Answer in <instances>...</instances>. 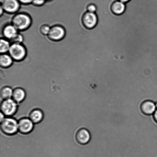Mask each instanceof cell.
Masks as SVG:
<instances>
[{
  "mask_svg": "<svg viewBox=\"0 0 157 157\" xmlns=\"http://www.w3.org/2000/svg\"><path fill=\"white\" fill-rule=\"evenodd\" d=\"M1 131L4 134L12 136L17 132L18 122L15 118L7 117L1 122Z\"/></svg>",
  "mask_w": 157,
  "mask_h": 157,
  "instance_id": "cell-1",
  "label": "cell"
},
{
  "mask_svg": "<svg viewBox=\"0 0 157 157\" xmlns=\"http://www.w3.org/2000/svg\"><path fill=\"white\" fill-rule=\"evenodd\" d=\"M1 110L5 116H12L17 111L18 105L13 99L4 100L1 103Z\"/></svg>",
  "mask_w": 157,
  "mask_h": 157,
  "instance_id": "cell-2",
  "label": "cell"
},
{
  "mask_svg": "<svg viewBox=\"0 0 157 157\" xmlns=\"http://www.w3.org/2000/svg\"><path fill=\"white\" fill-rule=\"evenodd\" d=\"M31 20L30 17L25 14H19L15 15L12 20L13 25L17 30H23L30 25Z\"/></svg>",
  "mask_w": 157,
  "mask_h": 157,
  "instance_id": "cell-3",
  "label": "cell"
},
{
  "mask_svg": "<svg viewBox=\"0 0 157 157\" xmlns=\"http://www.w3.org/2000/svg\"><path fill=\"white\" fill-rule=\"evenodd\" d=\"M9 51L11 57L16 60H21L25 56V49L20 44H12L10 46Z\"/></svg>",
  "mask_w": 157,
  "mask_h": 157,
  "instance_id": "cell-4",
  "label": "cell"
},
{
  "mask_svg": "<svg viewBox=\"0 0 157 157\" xmlns=\"http://www.w3.org/2000/svg\"><path fill=\"white\" fill-rule=\"evenodd\" d=\"M98 17L95 13L87 12L83 15V24L87 29H91L94 28L98 24Z\"/></svg>",
  "mask_w": 157,
  "mask_h": 157,
  "instance_id": "cell-5",
  "label": "cell"
},
{
  "mask_svg": "<svg viewBox=\"0 0 157 157\" xmlns=\"http://www.w3.org/2000/svg\"><path fill=\"white\" fill-rule=\"evenodd\" d=\"M34 124L32 121L27 118H22L18 121V129L20 133L24 135L28 134L32 132Z\"/></svg>",
  "mask_w": 157,
  "mask_h": 157,
  "instance_id": "cell-6",
  "label": "cell"
},
{
  "mask_svg": "<svg viewBox=\"0 0 157 157\" xmlns=\"http://www.w3.org/2000/svg\"><path fill=\"white\" fill-rule=\"evenodd\" d=\"M75 138L78 144L82 145L87 144L90 141V132L86 128L80 129L76 132Z\"/></svg>",
  "mask_w": 157,
  "mask_h": 157,
  "instance_id": "cell-7",
  "label": "cell"
},
{
  "mask_svg": "<svg viewBox=\"0 0 157 157\" xmlns=\"http://www.w3.org/2000/svg\"><path fill=\"white\" fill-rule=\"evenodd\" d=\"M65 30L60 26H55L51 29L48 34L49 38L53 40H59L65 35Z\"/></svg>",
  "mask_w": 157,
  "mask_h": 157,
  "instance_id": "cell-8",
  "label": "cell"
},
{
  "mask_svg": "<svg viewBox=\"0 0 157 157\" xmlns=\"http://www.w3.org/2000/svg\"><path fill=\"white\" fill-rule=\"evenodd\" d=\"M141 112L146 115L153 114L157 109L155 103L151 101H146L142 103L140 106Z\"/></svg>",
  "mask_w": 157,
  "mask_h": 157,
  "instance_id": "cell-9",
  "label": "cell"
},
{
  "mask_svg": "<svg viewBox=\"0 0 157 157\" xmlns=\"http://www.w3.org/2000/svg\"><path fill=\"white\" fill-rule=\"evenodd\" d=\"M2 7L6 11L13 13L18 10L19 4L17 0H3Z\"/></svg>",
  "mask_w": 157,
  "mask_h": 157,
  "instance_id": "cell-10",
  "label": "cell"
},
{
  "mask_svg": "<svg viewBox=\"0 0 157 157\" xmlns=\"http://www.w3.org/2000/svg\"><path fill=\"white\" fill-rule=\"evenodd\" d=\"M29 118L34 124H38L42 121L44 118L43 111L39 109H35L31 111L29 115Z\"/></svg>",
  "mask_w": 157,
  "mask_h": 157,
  "instance_id": "cell-11",
  "label": "cell"
},
{
  "mask_svg": "<svg viewBox=\"0 0 157 157\" xmlns=\"http://www.w3.org/2000/svg\"><path fill=\"white\" fill-rule=\"evenodd\" d=\"M26 92L24 89L21 87H17L13 90L12 98L15 102L20 103L25 99Z\"/></svg>",
  "mask_w": 157,
  "mask_h": 157,
  "instance_id": "cell-12",
  "label": "cell"
},
{
  "mask_svg": "<svg viewBox=\"0 0 157 157\" xmlns=\"http://www.w3.org/2000/svg\"><path fill=\"white\" fill-rule=\"evenodd\" d=\"M111 10L112 12L115 15L122 14L126 10V4L118 0L112 4Z\"/></svg>",
  "mask_w": 157,
  "mask_h": 157,
  "instance_id": "cell-13",
  "label": "cell"
},
{
  "mask_svg": "<svg viewBox=\"0 0 157 157\" xmlns=\"http://www.w3.org/2000/svg\"><path fill=\"white\" fill-rule=\"evenodd\" d=\"M4 35L6 38L11 39L17 34V29L13 25H7L3 31Z\"/></svg>",
  "mask_w": 157,
  "mask_h": 157,
  "instance_id": "cell-14",
  "label": "cell"
},
{
  "mask_svg": "<svg viewBox=\"0 0 157 157\" xmlns=\"http://www.w3.org/2000/svg\"><path fill=\"white\" fill-rule=\"evenodd\" d=\"M13 89L9 86H4L2 88L0 95L3 100H6L11 98L13 94Z\"/></svg>",
  "mask_w": 157,
  "mask_h": 157,
  "instance_id": "cell-15",
  "label": "cell"
},
{
  "mask_svg": "<svg viewBox=\"0 0 157 157\" xmlns=\"http://www.w3.org/2000/svg\"><path fill=\"white\" fill-rule=\"evenodd\" d=\"M0 62L2 66L4 67H9L11 65L12 59L11 56L7 55H3L1 56Z\"/></svg>",
  "mask_w": 157,
  "mask_h": 157,
  "instance_id": "cell-16",
  "label": "cell"
},
{
  "mask_svg": "<svg viewBox=\"0 0 157 157\" xmlns=\"http://www.w3.org/2000/svg\"><path fill=\"white\" fill-rule=\"evenodd\" d=\"M10 47L8 41L4 39H1L0 42V52L1 53L7 52L10 49Z\"/></svg>",
  "mask_w": 157,
  "mask_h": 157,
  "instance_id": "cell-17",
  "label": "cell"
},
{
  "mask_svg": "<svg viewBox=\"0 0 157 157\" xmlns=\"http://www.w3.org/2000/svg\"><path fill=\"white\" fill-rule=\"evenodd\" d=\"M10 40L13 44H20L23 41V37L22 35L17 33L15 36Z\"/></svg>",
  "mask_w": 157,
  "mask_h": 157,
  "instance_id": "cell-18",
  "label": "cell"
},
{
  "mask_svg": "<svg viewBox=\"0 0 157 157\" xmlns=\"http://www.w3.org/2000/svg\"><path fill=\"white\" fill-rule=\"evenodd\" d=\"M51 29L50 27L48 25H43L40 28V30L41 33L44 35L48 34L49 32H50Z\"/></svg>",
  "mask_w": 157,
  "mask_h": 157,
  "instance_id": "cell-19",
  "label": "cell"
},
{
  "mask_svg": "<svg viewBox=\"0 0 157 157\" xmlns=\"http://www.w3.org/2000/svg\"><path fill=\"white\" fill-rule=\"evenodd\" d=\"M87 12L95 13L97 10V7L94 4H91L89 5L87 8Z\"/></svg>",
  "mask_w": 157,
  "mask_h": 157,
  "instance_id": "cell-20",
  "label": "cell"
},
{
  "mask_svg": "<svg viewBox=\"0 0 157 157\" xmlns=\"http://www.w3.org/2000/svg\"><path fill=\"white\" fill-rule=\"evenodd\" d=\"M34 4L36 5H41L43 4L45 1V0H33Z\"/></svg>",
  "mask_w": 157,
  "mask_h": 157,
  "instance_id": "cell-21",
  "label": "cell"
},
{
  "mask_svg": "<svg viewBox=\"0 0 157 157\" xmlns=\"http://www.w3.org/2000/svg\"><path fill=\"white\" fill-rule=\"evenodd\" d=\"M153 118L154 121L157 123V109L153 114Z\"/></svg>",
  "mask_w": 157,
  "mask_h": 157,
  "instance_id": "cell-22",
  "label": "cell"
},
{
  "mask_svg": "<svg viewBox=\"0 0 157 157\" xmlns=\"http://www.w3.org/2000/svg\"><path fill=\"white\" fill-rule=\"evenodd\" d=\"M18 1L24 4H28L33 1V0H18Z\"/></svg>",
  "mask_w": 157,
  "mask_h": 157,
  "instance_id": "cell-23",
  "label": "cell"
},
{
  "mask_svg": "<svg viewBox=\"0 0 157 157\" xmlns=\"http://www.w3.org/2000/svg\"><path fill=\"white\" fill-rule=\"evenodd\" d=\"M0 115H1V117H0V121H1V122L3 120H4L5 118L4 117L5 115L2 113V112H1Z\"/></svg>",
  "mask_w": 157,
  "mask_h": 157,
  "instance_id": "cell-24",
  "label": "cell"
},
{
  "mask_svg": "<svg viewBox=\"0 0 157 157\" xmlns=\"http://www.w3.org/2000/svg\"><path fill=\"white\" fill-rule=\"evenodd\" d=\"M118 1H119L121 2L126 4V3L129 2L131 0H118Z\"/></svg>",
  "mask_w": 157,
  "mask_h": 157,
  "instance_id": "cell-25",
  "label": "cell"
},
{
  "mask_svg": "<svg viewBox=\"0 0 157 157\" xmlns=\"http://www.w3.org/2000/svg\"><path fill=\"white\" fill-rule=\"evenodd\" d=\"M155 105H156V109H157V101H156V102H155Z\"/></svg>",
  "mask_w": 157,
  "mask_h": 157,
  "instance_id": "cell-26",
  "label": "cell"
}]
</instances>
